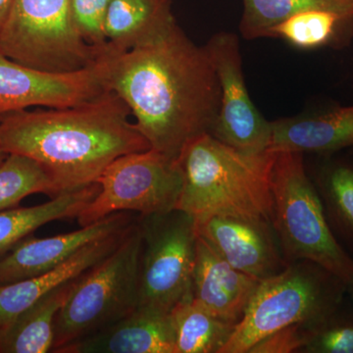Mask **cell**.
Returning <instances> with one entry per match:
<instances>
[{"mask_svg":"<svg viewBox=\"0 0 353 353\" xmlns=\"http://www.w3.org/2000/svg\"><path fill=\"white\" fill-rule=\"evenodd\" d=\"M348 288L314 262L290 263L260 283L243 319L219 353H248L265 336L290 325L316 328L341 310Z\"/></svg>","mask_w":353,"mask_h":353,"instance_id":"4","label":"cell"},{"mask_svg":"<svg viewBox=\"0 0 353 353\" xmlns=\"http://www.w3.org/2000/svg\"><path fill=\"white\" fill-rule=\"evenodd\" d=\"M104 88L125 102L152 150L178 159L192 139L212 132L220 87L205 46L176 24L126 51L104 48L95 61Z\"/></svg>","mask_w":353,"mask_h":353,"instance_id":"1","label":"cell"},{"mask_svg":"<svg viewBox=\"0 0 353 353\" xmlns=\"http://www.w3.org/2000/svg\"><path fill=\"white\" fill-rule=\"evenodd\" d=\"M260 283L236 270L197 236L192 299L209 312L236 326Z\"/></svg>","mask_w":353,"mask_h":353,"instance_id":"14","label":"cell"},{"mask_svg":"<svg viewBox=\"0 0 353 353\" xmlns=\"http://www.w3.org/2000/svg\"><path fill=\"white\" fill-rule=\"evenodd\" d=\"M196 227L197 234L218 255L236 270L260 282L274 277L289 265L269 221L213 215L196 220Z\"/></svg>","mask_w":353,"mask_h":353,"instance_id":"12","label":"cell"},{"mask_svg":"<svg viewBox=\"0 0 353 353\" xmlns=\"http://www.w3.org/2000/svg\"><path fill=\"white\" fill-rule=\"evenodd\" d=\"M268 38L282 39L301 50H341L352 43L353 23L332 11H303L272 28Z\"/></svg>","mask_w":353,"mask_h":353,"instance_id":"22","label":"cell"},{"mask_svg":"<svg viewBox=\"0 0 353 353\" xmlns=\"http://www.w3.org/2000/svg\"><path fill=\"white\" fill-rule=\"evenodd\" d=\"M101 51L79 32L71 0H15L0 31L2 54L48 73L92 67Z\"/></svg>","mask_w":353,"mask_h":353,"instance_id":"7","label":"cell"},{"mask_svg":"<svg viewBox=\"0 0 353 353\" xmlns=\"http://www.w3.org/2000/svg\"><path fill=\"white\" fill-rule=\"evenodd\" d=\"M139 307L170 313L192 296L197 234L196 221L180 209L141 216Z\"/></svg>","mask_w":353,"mask_h":353,"instance_id":"8","label":"cell"},{"mask_svg":"<svg viewBox=\"0 0 353 353\" xmlns=\"http://www.w3.org/2000/svg\"><path fill=\"white\" fill-rule=\"evenodd\" d=\"M105 92L95 63L80 71L48 73L17 63L0 52V120L32 106L71 108Z\"/></svg>","mask_w":353,"mask_h":353,"instance_id":"11","label":"cell"},{"mask_svg":"<svg viewBox=\"0 0 353 353\" xmlns=\"http://www.w3.org/2000/svg\"><path fill=\"white\" fill-rule=\"evenodd\" d=\"M110 0H71V10L77 28L90 46L103 50L108 46L104 21Z\"/></svg>","mask_w":353,"mask_h":353,"instance_id":"27","label":"cell"},{"mask_svg":"<svg viewBox=\"0 0 353 353\" xmlns=\"http://www.w3.org/2000/svg\"><path fill=\"white\" fill-rule=\"evenodd\" d=\"M97 183L99 192L77 217L81 227L123 211L146 216L174 210L183 176L178 160L150 148L118 157Z\"/></svg>","mask_w":353,"mask_h":353,"instance_id":"9","label":"cell"},{"mask_svg":"<svg viewBox=\"0 0 353 353\" xmlns=\"http://www.w3.org/2000/svg\"><path fill=\"white\" fill-rule=\"evenodd\" d=\"M141 248L137 218L118 248L77 280L58 313L52 352L110 326L139 307Z\"/></svg>","mask_w":353,"mask_h":353,"instance_id":"6","label":"cell"},{"mask_svg":"<svg viewBox=\"0 0 353 353\" xmlns=\"http://www.w3.org/2000/svg\"><path fill=\"white\" fill-rule=\"evenodd\" d=\"M78 278L59 285L0 328V353L52 352L58 313Z\"/></svg>","mask_w":353,"mask_h":353,"instance_id":"19","label":"cell"},{"mask_svg":"<svg viewBox=\"0 0 353 353\" xmlns=\"http://www.w3.org/2000/svg\"><path fill=\"white\" fill-rule=\"evenodd\" d=\"M303 353H353V315L343 309L311 332Z\"/></svg>","mask_w":353,"mask_h":353,"instance_id":"26","label":"cell"},{"mask_svg":"<svg viewBox=\"0 0 353 353\" xmlns=\"http://www.w3.org/2000/svg\"><path fill=\"white\" fill-rule=\"evenodd\" d=\"M268 152L333 155L353 148V105L271 121Z\"/></svg>","mask_w":353,"mask_h":353,"instance_id":"17","label":"cell"},{"mask_svg":"<svg viewBox=\"0 0 353 353\" xmlns=\"http://www.w3.org/2000/svg\"><path fill=\"white\" fill-rule=\"evenodd\" d=\"M325 157L311 179L332 232L353 253V160Z\"/></svg>","mask_w":353,"mask_h":353,"instance_id":"21","label":"cell"},{"mask_svg":"<svg viewBox=\"0 0 353 353\" xmlns=\"http://www.w3.org/2000/svg\"><path fill=\"white\" fill-rule=\"evenodd\" d=\"M57 353H175L170 313L138 307Z\"/></svg>","mask_w":353,"mask_h":353,"instance_id":"15","label":"cell"},{"mask_svg":"<svg viewBox=\"0 0 353 353\" xmlns=\"http://www.w3.org/2000/svg\"><path fill=\"white\" fill-rule=\"evenodd\" d=\"M137 221V220H136ZM131 226L92 241L52 270L18 282L0 285V328L59 285L80 277L108 256L129 233Z\"/></svg>","mask_w":353,"mask_h":353,"instance_id":"16","label":"cell"},{"mask_svg":"<svg viewBox=\"0 0 353 353\" xmlns=\"http://www.w3.org/2000/svg\"><path fill=\"white\" fill-rule=\"evenodd\" d=\"M204 46L220 87V110L211 136L241 152H267L271 121L265 119L248 94L239 37L219 32Z\"/></svg>","mask_w":353,"mask_h":353,"instance_id":"10","label":"cell"},{"mask_svg":"<svg viewBox=\"0 0 353 353\" xmlns=\"http://www.w3.org/2000/svg\"><path fill=\"white\" fill-rule=\"evenodd\" d=\"M240 32L245 39L268 38L272 28L294 14L332 11L353 23V0H241Z\"/></svg>","mask_w":353,"mask_h":353,"instance_id":"24","label":"cell"},{"mask_svg":"<svg viewBox=\"0 0 353 353\" xmlns=\"http://www.w3.org/2000/svg\"><path fill=\"white\" fill-rule=\"evenodd\" d=\"M170 316L175 353H219L236 328L209 312L192 296L176 304Z\"/></svg>","mask_w":353,"mask_h":353,"instance_id":"23","label":"cell"},{"mask_svg":"<svg viewBox=\"0 0 353 353\" xmlns=\"http://www.w3.org/2000/svg\"><path fill=\"white\" fill-rule=\"evenodd\" d=\"M7 157H8V153L4 152V150H2L1 146H0V164L6 159Z\"/></svg>","mask_w":353,"mask_h":353,"instance_id":"30","label":"cell"},{"mask_svg":"<svg viewBox=\"0 0 353 353\" xmlns=\"http://www.w3.org/2000/svg\"><path fill=\"white\" fill-rule=\"evenodd\" d=\"M99 183L64 192L50 201L31 208H15L0 212V256L29 238L39 228L52 221L77 218L99 192Z\"/></svg>","mask_w":353,"mask_h":353,"instance_id":"20","label":"cell"},{"mask_svg":"<svg viewBox=\"0 0 353 353\" xmlns=\"http://www.w3.org/2000/svg\"><path fill=\"white\" fill-rule=\"evenodd\" d=\"M275 155L241 152L209 134L192 139L176 159L183 187L176 209L196 221L233 215L272 223Z\"/></svg>","mask_w":353,"mask_h":353,"instance_id":"3","label":"cell"},{"mask_svg":"<svg viewBox=\"0 0 353 353\" xmlns=\"http://www.w3.org/2000/svg\"><path fill=\"white\" fill-rule=\"evenodd\" d=\"M314 327L294 324L278 330L255 343L248 353L301 352Z\"/></svg>","mask_w":353,"mask_h":353,"instance_id":"28","label":"cell"},{"mask_svg":"<svg viewBox=\"0 0 353 353\" xmlns=\"http://www.w3.org/2000/svg\"><path fill=\"white\" fill-rule=\"evenodd\" d=\"M272 225L288 263L308 260L353 285V256L336 240L301 152H275Z\"/></svg>","mask_w":353,"mask_h":353,"instance_id":"5","label":"cell"},{"mask_svg":"<svg viewBox=\"0 0 353 353\" xmlns=\"http://www.w3.org/2000/svg\"><path fill=\"white\" fill-rule=\"evenodd\" d=\"M137 218L123 211L70 233L43 239L29 236L0 256V285L52 270L88 243L131 226Z\"/></svg>","mask_w":353,"mask_h":353,"instance_id":"13","label":"cell"},{"mask_svg":"<svg viewBox=\"0 0 353 353\" xmlns=\"http://www.w3.org/2000/svg\"><path fill=\"white\" fill-rule=\"evenodd\" d=\"M130 114L109 90L71 108L17 111L0 120V146L38 162L58 196L97 183L118 157L150 150Z\"/></svg>","mask_w":353,"mask_h":353,"instance_id":"2","label":"cell"},{"mask_svg":"<svg viewBox=\"0 0 353 353\" xmlns=\"http://www.w3.org/2000/svg\"><path fill=\"white\" fill-rule=\"evenodd\" d=\"M15 0H0V31L6 22Z\"/></svg>","mask_w":353,"mask_h":353,"instance_id":"29","label":"cell"},{"mask_svg":"<svg viewBox=\"0 0 353 353\" xmlns=\"http://www.w3.org/2000/svg\"><path fill=\"white\" fill-rule=\"evenodd\" d=\"M34 194L57 196L52 181L38 162L10 153L0 164V212L17 208L25 197Z\"/></svg>","mask_w":353,"mask_h":353,"instance_id":"25","label":"cell"},{"mask_svg":"<svg viewBox=\"0 0 353 353\" xmlns=\"http://www.w3.org/2000/svg\"><path fill=\"white\" fill-rule=\"evenodd\" d=\"M176 24L171 0H110L104 34L108 48L126 51L150 43Z\"/></svg>","mask_w":353,"mask_h":353,"instance_id":"18","label":"cell"}]
</instances>
